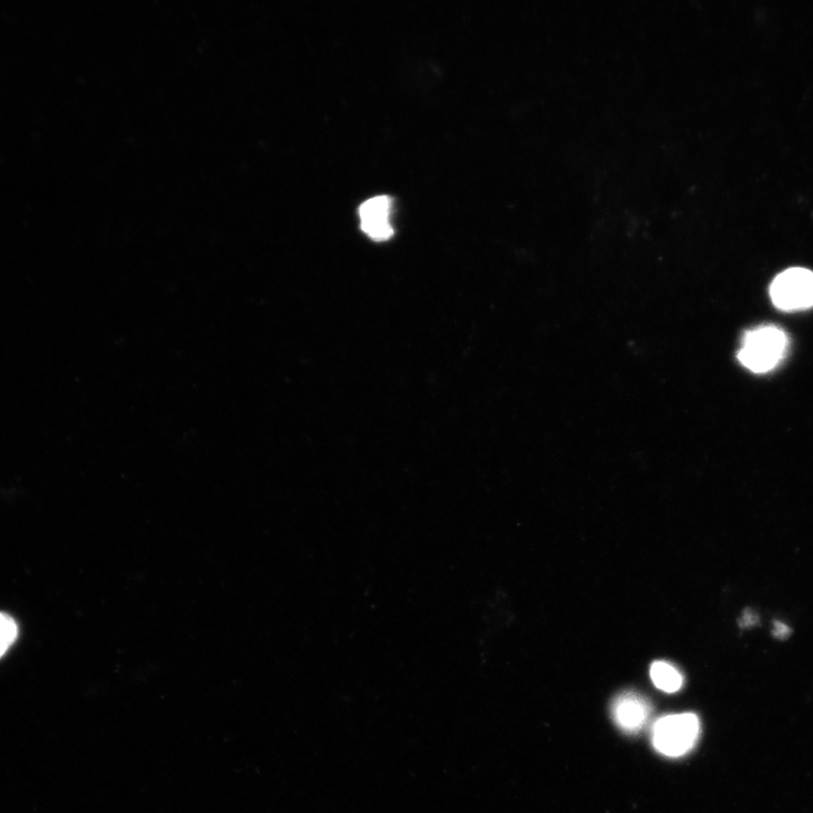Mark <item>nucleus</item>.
Wrapping results in <instances>:
<instances>
[{"label": "nucleus", "instance_id": "1a4fd4ad", "mask_svg": "<svg viewBox=\"0 0 813 813\" xmlns=\"http://www.w3.org/2000/svg\"><path fill=\"white\" fill-rule=\"evenodd\" d=\"M756 620H757L756 616L754 614H751L750 611H749V613H746L745 615H743L742 620L740 622V625L742 627H749V626L755 624Z\"/></svg>", "mask_w": 813, "mask_h": 813}, {"label": "nucleus", "instance_id": "7ed1b4c3", "mask_svg": "<svg viewBox=\"0 0 813 813\" xmlns=\"http://www.w3.org/2000/svg\"><path fill=\"white\" fill-rule=\"evenodd\" d=\"M776 308L795 312L813 307V273L804 268H791L778 275L771 286Z\"/></svg>", "mask_w": 813, "mask_h": 813}, {"label": "nucleus", "instance_id": "39448f33", "mask_svg": "<svg viewBox=\"0 0 813 813\" xmlns=\"http://www.w3.org/2000/svg\"><path fill=\"white\" fill-rule=\"evenodd\" d=\"M614 720L625 732L642 730L651 715V705L644 697L635 693L620 695L613 706Z\"/></svg>", "mask_w": 813, "mask_h": 813}, {"label": "nucleus", "instance_id": "f03ea898", "mask_svg": "<svg viewBox=\"0 0 813 813\" xmlns=\"http://www.w3.org/2000/svg\"><path fill=\"white\" fill-rule=\"evenodd\" d=\"M699 729L698 718L693 713L664 716L654 724L653 746L664 756H684L694 748Z\"/></svg>", "mask_w": 813, "mask_h": 813}, {"label": "nucleus", "instance_id": "20e7f679", "mask_svg": "<svg viewBox=\"0 0 813 813\" xmlns=\"http://www.w3.org/2000/svg\"><path fill=\"white\" fill-rule=\"evenodd\" d=\"M391 212L392 199L389 196L367 199L358 211L362 231L375 242L390 240L395 233L390 222Z\"/></svg>", "mask_w": 813, "mask_h": 813}, {"label": "nucleus", "instance_id": "423d86ee", "mask_svg": "<svg viewBox=\"0 0 813 813\" xmlns=\"http://www.w3.org/2000/svg\"><path fill=\"white\" fill-rule=\"evenodd\" d=\"M653 684L666 693H676L684 685L680 671L668 662H654L651 667Z\"/></svg>", "mask_w": 813, "mask_h": 813}, {"label": "nucleus", "instance_id": "f257e3e1", "mask_svg": "<svg viewBox=\"0 0 813 813\" xmlns=\"http://www.w3.org/2000/svg\"><path fill=\"white\" fill-rule=\"evenodd\" d=\"M785 332L774 326H764L747 332L738 352L739 362L754 373L775 369L788 351Z\"/></svg>", "mask_w": 813, "mask_h": 813}, {"label": "nucleus", "instance_id": "0eeeda50", "mask_svg": "<svg viewBox=\"0 0 813 813\" xmlns=\"http://www.w3.org/2000/svg\"><path fill=\"white\" fill-rule=\"evenodd\" d=\"M17 625L15 620L6 614L0 613V658L11 648L16 640Z\"/></svg>", "mask_w": 813, "mask_h": 813}, {"label": "nucleus", "instance_id": "6e6552de", "mask_svg": "<svg viewBox=\"0 0 813 813\" xmlns=\"http://www.w3.org/2000/svg\"><path fill=\"white\" fill-rule=\"evenodd\" d=\"M789 632L790 631H789L788 626H785L782 623H775V628H774L773 633L777 638H785L786 635L789 634Z\"/></svg>", "mask_w": 813, "mask_h": 813}]
</instances>
